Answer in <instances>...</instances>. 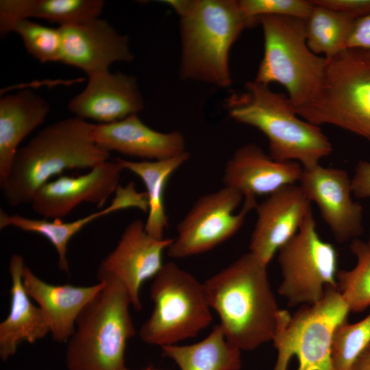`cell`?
<instances>
[{
    "mask_svg": "<svg viewBox=\"0 0 370 370\" xmlns=\"http://www.w3.org/2000/svg\"><path fill=\"white\" fill-rule=\"evenodd\" d=\"M207 301L226 338L241 351L272 341L280 308L267 265L251 252L204 282Z\"/></svg>",
    "mask_w": 370,
    "mask_h": 370,
    "instance_id": "1",
    "label": "cell"
},
{
    "mask_svg": "<svg viewBox=\"0 0 370 370\" xmlns=\"http://www.w3.org/2000/svg\"><path fill=\"white\" fill-rule=\"evenodd\" d=\"M95 124L73 116L40 130L18 150L9 174L0 184L12 207L31 204L38 189L67 170L91 169L108 160L110 152L93 137Z\"/></svg>",
    "mask_w": 370,
    "mask_h": 370,
    "instance_id": "2",
    "label": "cell"
},
{
    "mask_svg": "<svg viewBox=\"0 0 370 370\" xmlns=\"http://www.w3.org/2000/svg\"><path fill=\"white\" fill-rule=\"evenodd\" d=\"M167 3L180 18L182 75L221 88L229 86L230 49L245 28L254 25L243 13L238 1L179 0Z\"/></svg>",
    "mask_w": 370,
    "mask_h": 370,
    "instance_id": "3",
    "label": "cell"
},
{
    "mask_svg": "<svg viewBox=\"0 0 370 370\" xmlns=\"http://www.w3.org/2000/svg\"><path fill=\"white\" fill-rule=\"evenodd\" d=\"M235 121L254 127L267 138L269 154L278 162H296L303 168L320 164L332 145L319 126L297 115L288 96L267 85L248 82L245 90L225 99Z\"/></svg>",
    "mask_w": 370,
    "mask_h": 370,
    "instance_id": "4",
    "label": "cell"
},
{
    "mask_svg": "<svg viewBox=\"0 0 370 370\" xmlns=\"http://www.w3.org/2000/svg\"><path fill=\"white\" fill-rule=\"evenodd\" d=\"M98 281L104 286L77 319L75 331L67 342L66 367L68 370H129L125 349L136 334L130 296L114 278Z\"/></svg>",
    "mask_w": 370,
    "mask_h": 370,
    "instance_id": "5",
    "label": "cell"
},
{
    "mask_svg": "<svg viewBox=\"0 0 370 370\" xmlns=\"http://www.w3.org/2000/svg\"><path fill=\"white\" fill-rule=\"evenodd\" d=\"M325 59L318 92L294 108L295 113L318 126L334 125L370 142V51L346 49Z\"/></svg>",
    "mask_w": 370,
    "mask_h": 370,
    "instance_id": "6",
    "label": "cell"
},
{
    "mask_svg": "<svg viewBox=\"0 0 370 370\" xmlns=\"http://www.w3.org/2000/svg\"><path fill=\"white\" fill-rule=\"evenodd\" d=\"M258 24L264 36V54L254 81L285 88L293 108L310 102L324 77L326 59L314 53L306 42L305 20L262 16Z\"/></svg>",
    "mask_w": 370,
    "mask_h": 370,
    "instance_id": "7",
    "label": "cell"
},
{
    "mask_svg": "<svg viewBox=\"0 0 370 370\" xmlns=\"http://www.w3.org/2000/svg\"><path fill=\"white\" fill-rule=\"evenodd\" d=\"M150 297L153 309L138 333L145 343L177 344L196 336L212 321L204 283L173 262L164 263L153 278Z\"/></svg>",
    "mask_w": 370,
    "mask_h": 370,
    "instance_id": "8",
    "label": "cell"
},
{
    "mask_svg": "<svg viewBox=\"0 0 370 370\" xmlns=\"http://www.w3.org/2000/svg\"><path fill=\"white\" fill-rule=\"evenodd\" d=\"M350 310L337 288L327 287L317 302L293 314L280 310L272 341L277 350L273 370H288L293 356L297 370H332V345L337 326Z\"/></svg>",
    "mask_w": 370,
    "mask_h": 370,
    "instance_id": "9",
    "label": "cell"
},
{
    "mask_svg": "<svg viewBox=\"0 0 370 370\" xmlns=\"http://www.w3.org/2000/svg\"><path fill=\"white\" fill-rule=\"evenodd\" d=\"M278 253L282 277L278 291L289 307L312 304L327 287L337 288L338 254L320 237L312 211Z\"/></svg>",
    "mask_w": 370,
    "mask_h": 370,
    "instance_id": "10",
    "label": "cell"
},
{
    "mask_svg": "<svg viewBox=\"0 0 370 370\" xmlns=\"http://www.w3.org/2000/svg\"><path fill=\"white\" fill-rule=\"evenodd\" d=\"M256 197L225 186L200 197L177 225V236L167 255L179 259L212 249L233 236L248 213L257 206Z\"/></svg>",
    "mask_w": 370,
    "mask_h": 370,
    "instance_id": "11",
    "label": "cell"
},
{
    "mask_svg": "<svg viewBox=\"0 0 370 370\" xmlns=\"http://www.w3.org/2000/svg\"><path fill=\"white\" fill-rule=\"evenodd\" d=\"M173 240L153 238L146 232L143 221H132L125 227L114 249L100 262L97 279L111 277L121 282L129 293L132 307L140 311L141 286L161 270L164 264L163 253Z\"/></svg>",
    "mask_w": 370,
    "mask_h": 370,
    "instance_id": "12",
    "label": "cell"
},
{
    "mask_svg": "<svg viewBox=\"0 0 370 370\" xmlns=\"http://www.w3.org/2000/svg\"><path fill=\"white\" fill-rule=\"evenodd\" d=\"M298 185L317 206L337 242L352 241L362 234L363 208L353 199L352 177L345 170L320 164L303 168Z\"/></svg>",
    "mask_w": 370,
    "mask_h": 370,
    "instance_id": "13",
    "label": "cell"
},
{
    "mask_svg": "<svg viewBox=\"0 0 370 370\" xmlns=\"http://www.w3.org/2000/svg\"><path fill=\"white\" fill-rule=\"evenodd\" d=\"M123 166L107 160L77 176L60 175L41 186L31 203L33 211L48 220L61 219L83 202L103 208L120 186Z\"/></svg>",
    "mask_w": 370,
    "mask_h": 370,
    "instance_id": "14",
    "label": "cell"
},
{
    "mask_svg": "<svg viewBox=\"0 0 370 370\" xmlns=\"http://www.w3.org/2000/svg\"><path fill=\"white\" fill-rule=\"evenodd\" d=\"M62 36L60 62L87 75L109 71L117 62H131L134 55L127 36L120 34L100 17L59 26Z\"/></svg>",
    "mask_w": 370,
    "mask_h": 370,
    "instance_id": "15",
    "label": "cell"
},
{
    "mask_svg": "<svg viewBox=\"0 0 370 370\" xmlns=\"http://www.w3.org/2000/svg\"><path fill=\"white\" fill-rule=\"evenodd\" d=\"M311 202L299 185L282 188L258 204L249 252L267 265L278 250L299 231L312 211Z\"/></svg>",
    "mask_w": 370,
    "mask_h": 370,
    "instance_id": "16",
    "label": "cell"
},
{
    "mask_svg": "<svg viewBox=\"0 0 370 370\" xmlns=\"http://www.w3.org/2000/svg\"><path fill=\"white\" fill-rule=\"evenodd\" d=\"M84 89L68 103L75 116L109 123L137 114L144 108V100L136 78L109 71L88 75Z\"/></svg>",
    "mask_w": 370,
    "mask_h": 370,
    "instance_id": "17",
    "label": "cell"
},
{
    "mask_svg": "<svg viewBox=\"0 0 370 370\" xmlns=\"http://www.w3.org/2000/svg\"><path fill=\"white\" fill-rule=\"evenodd\" d=\"M302 171L300 164L276 161L258 145L249 143L238 148L227 160L223 182L243 197H256L298 184Z\"/></svg>",
    "mask_w": 370,
    "mask_h": 370,
    "instance_id": "18",
    "label": "cell"
},
{
    "mask_svg": "<svg viewBox=\"0 0 370 370\" xmlns=\"http://www.w3.org/2000/svg\"><path fill=\"white\" fill-rule=\"evenodd\" d=\"M95 143L110 152L158 160L172 158L185 150V140L178 131L160 132L147 126L137 114L122 120L95 124Z\"/></svg>",
    "mask_w": 370,
    "mask_h": 370,
    "instance_id": "19",
    "label": "cell"
},
{
    "mask_svg": "<svg viewBox=\"0 0 370 370\" xmlns=\"http://www.w3.org/2000/svg\"><path fill=\"white\" fill-rule=\"evenodd\" d=\"M22 276L27 293L42 310L53 339L59 343H67L71 338L78 316L104 286L103 281L88 286L51 284L39 278L26 265Z\"/></svg>",
    "mask_w": 370,
    "mask_h": 370,
    "instance_id": "20",
    "label": "cell"
},
{
    "mask_svg": "<svg viewBox=\"0 0 370 370\" xmlns=\"http://www.w3.org/2000/svg\"><path fill=\"white\" fill-rule=\"evenodd\" d=\"M111 203L99 211L90 214L73 221L64 222L61 219H31L19 214H8L0 211V229L14 227L23 231L33 232L46 238L55 247L58 255V265L60 270L69 273L67 247L71 239L89 223L117 210L137 208L148 212V201L145 192H138L133 182L125 186L121 185L114 193Z\"/></svg>",
    "mask_w": 370,
    "mask_h": 370,
    "instance_id": "21",
    "label": "cell"
},
{
    "mask_svg": "<svg viewBox=\"0 0 370 370\" xmlns=\"http://www.w3.org/2000/svg\"><path fill=\"white\" fill-rule=\"evenodd\" d=\"M24 266L22 256L12 255L8 268L12 280L10 312L0 323V358L3 362L14 356L21 342L34 343L50 333L42 310L33 304L24 288Z\"/></svg>",
    "mask_w": 370,
    "mask_h": 370,
    "instance_id": "22",
    "label": "cell"
},
{
    "mask_svg": "<svg viewBox=\"0 0 370 370\" xmlns=\"http://www.w3.org/2000/svg\"><path fill=\"white\" fill-rule=\"evenodd\" d=\"M49 103L30 90L0 99V184L7 178L21 143L45 121Z\"/></svg>",
    "mask_w": 370,
    "mask_h": 370,
    "instance_id": "23",
    "label": "cell"
},
{
    "mask_svg": "<svg viewBox=\"0 0 370 370\" xmlns=\"http://www.w3.org/2000/svg\"><path fill=\"white\" fill-rule=\"evenodd\" d=\"M103 0H1L0 33L12 32L23 19L38 18L64 26L100 17Z\"/></svg>",
    "mask_w": 370,
    "mask_h": 370,
    "instance_id": "24",
    "label": "cell"
},
{
    "mask_svg": "<svg viewBox=\"0 0 370 370\" xmlns=\"http://www.w3.org/2000/svg\"><path fill=\"white\" fill-rule=\"evenodd\" d=\"M190 158L184 152L158 160L131 161L115 158L124 169L129 170L143 182L148 201V215L145 222L146 232L152 237L164 238L169 221L164 205V191L171 175Z\"/></svg>",
    "mask_w": 370,
    "mask_h": 370,
    "instance_id": "25",
    "label": "cell"
},
{
    "mask_svg": "<svg viewBox=\"0 0 370 370\" xmlns=\"http://www.w3.org/2000/svg\"><path fill=\"white\" fill-rule=\"evenodd\" d=\"M161 348L180 370H240L242 367L241 350L226 338L219 324L201 341Z\"/></svg>",
    "mask_w": 370,
    "mask_h": 370,
    "instance_id": "26",
    "label": "cell"
},
{
    "mask_svg": "<svg viewBox=\"0 0 370 370\" xmlns=\"http://www.w3.org/2000/svg\"><path fill=\"white\" fill-rule=\"evenodd\" d=\"M312 3L311 12L305 20L307 45L314 53L331 58L346 49L356 18Z\"/></svg>",
    "mask_w": 370,
    "mask_h": 370,
    "instance_id": "27",
    "label": "cell"
},
{
    "mask_svg": "<svg viewBox=\"0 0 370 370\" xmlns=\"http://www.w3.org/2000/svg\"><path fill=\"white\" fill-rule=\"evenodd\" d=\"M349 248L356 263L349 270L338 271L337 288L350 312H360L370 306V247L358 238Z\"/></svg>",
    "mask_w": 370,
    "mask_h": 370,
    "instance_id": "28",
    "label": "cell"
},
{
    "mask_svg": "<svg viewBox=\"0 0 370 370\" xmlns=\"http://www.w3.org/2000/svg\"><path fill=\"white\" fill-rule=\"evenodd\" d=\"M370 343V312L359 321L347 319L335 330L332 345V370H352L353 366Z\"/></svg>",
    "mask_w": 370,
    "mask_h": 370,
    "instance_id": "29",
    "label": "cell"
},
{
    "mask_svg": "<svg viewBox=\"0 0 370 370\" xmlns=\"http://www.w3.org/2000/svg\"><path fill=\"white\" fill-rule=\"evenodd\" d=\"M12 32L20 36L27 53L40 62H60L62 36L59 27H47L23 19L14 25Z\"/></svg>",
    "mask_w": 370,
    "mask_h": 370,
    "instance_id": "30",
    "label": "cell"
},
{
    "mask_svg": "<svg viewBox=\"0 0 370 370\" xmlns=\"http://www.w3.org/2000/svg\"><path fill=\"white\" fill-rule=\"evenodd\" d=\"M240 8L246 18L258 24L262 16H282L306 20L313 8L312 1L306 0H240Z\"/></svg>",
    "mask_w": 370,
    "mask_h": 370,
    "instance_id": "31",
    "label": "cell"
},
{
    "mask_svg": "<svg viewBox=\"0 0 370 370\" xmlns=\"http://www.w3.org/2000/svg\"><path fill=\"white\" fill-rule=\"evenodd\" d=\"M314 3L356 19L370 14V0H312Z\"/></svg>",
    "mask_w": 370,
    "mask_h": 370,
    "instance_id": "32",
    "label": "cell"
},
{
    "mask_svg": "<svg viewBox=\"0 0 370 370\" xmlns=\"http://www.w3.org/2000/svg\"><path fill=\"white\" fill-rule=\"evenodd\" d=\"M346 49L370 51V14L356 20L347 39Z\"/></svg>",
    "mask_w": 370,
    "mask_h": 370,
    "instance_id": "33",
    "label": "cell"
},
{
    "mask_svg": "<svg viewBox=\"0 0 370 370\" xmlns=\"http://www.w3.org/2000/svg\"><path fill=\"white\" fill-rule=\"evenodd\" d=\"M354 196L358 199L370 198V162L359 161L352 177Z\"/></svg>",
    "mask_w": 370,
    "mask_h": 370,
    "instance_id": "34",
    "label": "cell"
},
{
    "mask_svg": "<svg viewBox=\"0 0 370 370\" xmlns=\"http://www.w3.org/2000/svg\"><path fill=\"white\" fill-rule=\"evenodd\" d=\"M352 370H370V343L358 356Z\"/></svg>",
    "mask_w": 370,
    "mask_h": 370,
    "instance_id": "35",
    "label": "cell"
},
{
    "mask_svg": "<svg viewBox=\"0 0 370 370\" xmlns=\"http://www.w3.org/2000/svg\"><path fill=\"white\" fill-rule=\"evenodd\" d=\"M143 370H158V369H154L153 367H147V368H146V369H145Z\"/></svg>",
    "mask_w": 370,
    "mask_h": 370,
    "instance_id": "36",
    "label": "cell"
},
{
    "mask_svg": "<svg viewBox=\"0 0 370 370\" xmlns=\"http://www.w3.org/2000/svg\"><path fill=\"white\" fill-rule=\"evenodd\" d=\"M367 243L368 245L370 247V232H369V239H368V241Z\"/></svg>",
    "mask_w": 370,
    "mask_h": 370,
    "instance_id": "37",
    "label": "cell"
}]
</instances>
